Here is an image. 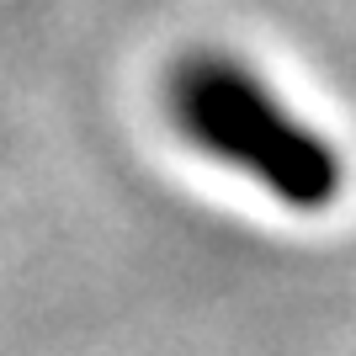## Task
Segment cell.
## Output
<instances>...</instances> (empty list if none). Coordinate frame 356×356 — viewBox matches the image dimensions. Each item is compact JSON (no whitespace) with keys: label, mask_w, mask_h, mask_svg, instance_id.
<instances>
[{"label":"cell","mask_w":356,"mask_h":356,"mask_svg":"<svg viewBox=\"0 0 356 356\" xmlns=\"http://www.w3.org/2000/svg\"><path fill=\"white\" fill-rule=\"evenodd\" d=\"M170 112L197 144L255 176L287 208H330L341 192V154L298 122L250 70L218 54H197L170 74Z\"/></svg>","instance_id":"obj_1"}]
</instances>
